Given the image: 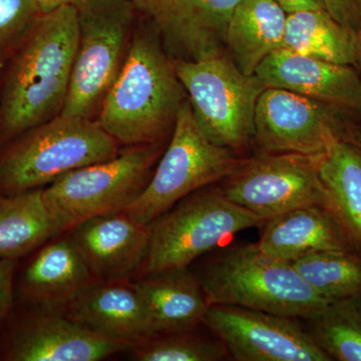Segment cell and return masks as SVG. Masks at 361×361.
<instances>
[{
	"label": "cell",
	"mask_w": 361,
	"mask_h": 361,
	"mask_svg": "<svg viewBox=\"0 0 361 361\" xmlns=\"http://www.w3.org/2000/svg\"><path fill=\"white\" fill-rule=\"evenodd\" d=\"M78 37L77 11L68 4L42 14L14 49L0 87V147L61 115Z\"/></svg>",
	"instance_id": "6da1fadb"
},
{
	"label": "cell",
	"mask_w": 361,
	"mask_h": 361,
	"mask_svg": "<svg viewBox=\"0 0 361 361\" xmlns=\"http://www.w3.org/2000/svg\"><path fill=\"white\" fill-rule=\"evenodd\" d=\"M186 99L172 59L158 37L140 23L96 121L120 146L158 144L174 128Z\"/></svg>",
	"instance_id": "7a4b0ae2"
},
{
	"label": "cell",
	"mask_w": 361,
	"mask_h": 361,
	"mask_svg": "<svg viewBox=\"0 0 361 361\" xmlns=\"http://www.w3.org/2000/svg\"><path fill=\"white\" fill-rule=\"evenodd\" d=\"M195 275L210 305L240 306L308 319L329 304L291 263L271 257L257 244L227 249Z\"/></svg>",
	"instance_id": "3957f363"
},
{
	"label": "cell",
	"mask_w": 361,
	"mask_h": 361,
	"mask_svg": "<svg viewBox=\"0 0 361 361\" xmlns=\"http://www.w3.org/2000/svg\"><path fill=\"white\" fill-rule=\"evenodd\" d=\"M120 151V144L94 118L56 116L0 147V194L44 188Z\"/></svg>",
	"instance_id": "277c9868"
},
{
	"label": "cell",
	"mask_w": 361,
	"mask_h": 361,
	"mask_svg": "<svg viewBox=\"0 0 361 361\" xmlns=\"http://www.w3.org/2000/svg\"><path fill=\"white\" fill-rule=\"evenodd\" d=\"M266 220L230 201L221 188L205 187L175 204L149 223L141 277L185 269L237 233L261 228Z\"/></svg>",
	"instance_id": "5b68a950"
},
{
	"label": "cell",
	"mask_w": 361,
	"mask_h": 361,
	"mask_svg": "<svg viewBox=\"0 0 361 361\" xmlns=\"http://www.w3.org/2000/svg\"><path fill=\"white\" fill-rule=\"evenodd\" d=\"M164 151L163 142L125 147L110 160L75 169L47 185L44 200L59 234L132 205L148 185Z\"/></svg>",
	"instance_id": "8992f818"
},
{
	"label": "cell",
	"mask_w": 361,
	"mask_h": 361,
	"mask_svg": "<svg viewBox=\"0 0 361 361\" xmlns=\"http://www.w3.org/2000/svg\"><path fill=\"white\" fill-rule=\"evenodd\" d=\"M78 47L61 115L92 118L118 75L140 14L130 0H75Z\"/></svg>",
	"instance_id": "52a82bcc"
},
{
	"label": "cell",
	"mask_w": 361,
	"mask_h": 361,
	"mask_svg": "<svg viewBox=\"0 0 361 361\" xmlns=\"http://www.w3.org/2000/svg\"><path fill=\"white\" fill-rule=\"evenodd\" d=\"M172 61L207 139L233 152L245 149L253 140L256 104L265 90L255 75H244L220 52Z\"/></svg>",
	"instance_id": "ba28073f"
},
{
	"label": "cell",
	"mask_w": 361,
	"mask_h": 361,
	"mask_svg": "<svg viewBox=\"0 0 361 361\" xmlns=\"http://www.w3.org/2000/svg\"><path fill=\"white\" fill-rule=\"evenodd\" d=\"M234 153L207 139L187 97L148 185L123 212L149 225L185 197L232 175L245 161Z\"/></svg>",
	"instance_id": "9c48e42d"
},
{
	"label": "cell",
	"mask_w": 361,
	"mask_h": 361,
	"mask_svg": "<svg viewBox=\"0 0 361 361\" xmlns=\"http://www.w3.org/2000/svg\"><path fill=\"white\" fill-rule=\"evenodd\" d=\"M320 155L261 154L226 178L223 194L265 220L297 208H326L318 163Z\"/></svg>",
	"instance_id": "30bf717a"
},
{
	"label": "cell",
	"mask_w": 361,
	"mask_h": 361,
	"mask_svg": "<svg viewBox=\"0 0 361 361\" xmlns=\"http://www.w3.org/2000/svg\"><path fill=\"white\" fill-rule=\"evenodd\" d=\"M296 318L233 305H210L205 324L238 361H329Z\"/></svg>",
	"instance_id": "8fae6325"
},
{
	"label": "cell",
	"mask_w": 361,
	"mask_h": 361,
	"mask_svg": "<svg viewBox=\"0 0 361 361\" xmlns=\"http://www.w3.org/2000/svg\"><path fill=\"white\" fill-rule=\"evenodd\" d=\"M341 140L350 141L329 104L275 87L261 92L253 134L261 154L322 155Z\"/></svg>",
	"instance_id": "7c38bea8"
},
{
	"label": "cell",
	"mask_w": 361,
	"mask_h": 361,
	"mask_svg": "<svg viewBox=\"0 0 361 361\" xmlns=\"http://www.w3.org/2000/svg\"><path fill=\"white\" fill-rule=\"evenodd\" d=\"M133 345L99 336L58 311L37 308L14 326L7 339L4 360L97 361Z\"/></svg>",
	"instance_id": "4fadbf2b"
},
{
	"label": "cell",
	"mask_w": 361,
	"mask_h": 361,
	"mask_svg": "<svg viewBox=\"0 0 361 361\" xmlns=\"http://www.w3.org/2000/svg\"><path fill=\"white\" fill-rule=\"evenodd\" d=\"M97 282L129 279L149 248V225L127 213L97 216L66 232Z\"/></svg>",
	"instance_id": "5bb4252c"
},
{
	"label": "cell",
	"mask_w": 361,
	"mask_h": 361,
	"mask_svg": "<svg viewBox=\"0 0 361 361\" xmlns=\"http://www.w3.org/2000/svg\"><path fill=\"white\" fill-rule=\"evenodd\" d=\"M254 75L265 89L286 90L329 106L361 111V78L353 66L278 49Z\"/></svg>",
	"instance_id": "9a60e30c"
},
{
	"label": "cell",
	"mask_w": 361,
	"mask_h": 361,
	"mask_svg": "<svg viewBox=\"0 0 361 361\" xmlns=\"http://www.w3.org/2000/svg\"><path fill=\"white\" fill-rule=\"evenodd\" d=\"M61 313L116 341L135 344L154 336L144 300L129 279L96 282Z\"/></svg>",
	"instance_id": "2e32d148"
},
{
	"label": "cell",
	"mask_w": 361,
	"mask_h": 361,
	"mask_svg": "<svg viewBox=\"0 0 361 361\" xmlns=\"http://www.w3.org/2000/svg\"><path fill=\"white\" fill-rule=\"evenodd\" d=\"M97 280L68 234L47 244L20 278V294L37 308L63 312Z\"/></svg>",
	"instance_id": "e0dca14e"
},
{
	"label": "cell",
	"mask_w": 361,
	"mask_h": 361,
	"mask_svg": "<svg viewBox=\"0 0 361 361\" xmlns=\"http://www.w3.org/2000/svg\"><path fill=\"white\" fill-rule=\"evenodd\" d=\"M152 23L166 47L179 59H194L197 32L222 39L235 7L241 0H130Z\"/></svg>",
	"instance_id": "ac0fdd59"
},
{
	"label": "cell",
	"mask_w": 361,
	"mask_h": 361,
	"mask_svg": "<svg viewBox=\"0 0 361 361\" xmlns=\"http://www.w3.org/2000/svg\"><path fill=\"white\" fill-rule=\"evenodd\" d=\"M257 246L271 257L293 263L316 252L348 250L353 247L331 213L322 206L294 209L262 226Z\"/></svg>",
	"instance_id": "d6986e66"
},
{
	"label": "cell",
	"mask_w": 361,
	"mask_h": 361,
	"mask_svg": "<svg viewBox=\"0 0 361 361\" xmlns=\"http://www.w3.org/2000/svg\"><path fill=\"white\" fill-rule=\"evenodd\" d=\"M135 284L154 336L193 330L203 323L210 304L196 275L188 268L146 275Z\"/></svg>",
	"instance_id": "ffe728a7"
},
{
	"label": "cell",
	"mask_w": 361,
	"mask_h": 361,
	"mask_svg": "<svg viewBox=\"0 0 361 361\" xmlns=\"http://www.w3.org/2000/svg\"><path fill=\"white\" fill-rule=\"evenodd\" d=\"M318 172L327 210L361 252V147L348 140L334 142L320 155Z\"/></svg>",
	"instance_id": "44dd1931"
},
{
	"label": "cell",
	"mask_w": 361,
	"mask_h": 361,
	"mask_svg": "<svg viewBox=\"0 0 361 361\" xmlns=\"http://www.w3.org/2000/svg\"><path fill=\"white\" fill-rule=\"evenodd\" d=\"M286 16L275 0H241L235 7L225 42L244 75H254L269 54L281 49Z\"/></svg>",
	"instance_id": "7402d4cb"
},
{
	"label": "cell",
	"mask_w": 361,
	"mask_h": 361,
	"mask_svg": "<svg viewBox=\"0 0 361 361\" xmlns=\"http://www.w3.org/2000/svg\"><path fill=\"white\" fill-rule=\"evenodd\" d=\"M344 66L360 63L358 35L326 9L287 14L281 49Z\"/></svg>",
	"instance_id": "603a6c76"
},
{
	"label": "cell",
	"mask_w": 361,
	"mask_h": 361,
	"mask_svg": "<svg viewBox=\"0 0 361 361\" xmlns=\"http://www.w3.org/2000/svg\"><path fill=\"white\" fill-rule=\"evenodd\" d=\"M59 235L44 188L0 194V259L18 260Z\"/></svg>",
	"instance_id": "cb8c5ba5"
},
{
	"label": "cell",
	"mask_w": 361,
	"mask_h": 361,
	"mask_svg": "<svg viewBox=\"0 0 361 361\" xmlns=\"http://www.w3.org/2000/svg\"><path fill=\"white\" fill-rule=\"evenodd\" d=\"M307 320L308 332L330 360L361 361V295L327 304Z\"/></svg>",
	"instance_id": "d4e9b609"
},
{
	"label": "cell",
	"mask_w": 361,
	"mask_h": 361,
	"mask_svg": "<svg viewBox=\"0 0 361 361\" xmlns=\"http://www.w3.org/2000/svg\"><path fill=\"white\" fill-rule=\"evenodd\" d=\"M291 264L329 303L361 295V256L351 249L316 252Z\"/></svg>",
	"instance_id": "484cf974"
},
{
	"label": "cell",
	"mask_w": 361,
	"mask_h": 361,
	"mask_svg": "<svg viewBox=\"0 0 361 361\" xmlns=\"http://www.w3.org/2000/svg\"><path fill=\"white\" fill-rule=\"evenodd\" d=\"M188 331L156 334L130 348L137 361H217L229 355L219 338L197 336Z\"/></svg>",
	"instance_id": "4316f807"
},
{
	"label": "cell",
	"mask_w": 361,
	"mask_h": 361,
	"mask_svg": "<svg viewBox=\"0 0 361 361\" xmlns=\"http://www.w3.org/2000/svg\"><path fill=\"white\" fill-rule=\"evenodd\" d=\"M42 13L33 0H0V56L21 44Z\"/></svg>",
	"instance_id": "83f0119b"
},
{
	"label": "cell",
	"mask_w": 361,
	"mask_h": 361,
	"mask_svg": "<svg viewBox=\"0 0 361 361\" xmlns=\"http://www.w3.org/2000/svg\"><path fill=\"white\" fill-rule=\"evenodd\" d=\"M323 2L326 11L337 23L358 35L361 23L358 0H323Z\"/></svg>",
	"instance_id": "f1b7e54d"
},
{
	"label": "cell",
	"mask_w": 361,
	"mask_h": 361,
	"mask_svg": "<svg viewBox=\"0 0 361 361\" xmlns=\"http://www.w3.org/2000/svg\"><path fill=\"white\" fill-rule=\"evenodd\" d=\"M16 264L18 260L0 259V325L13 308Z\"/></svg>",
	"instance_id": "f546056e"
},
{
	"label": "cell",
	"mask_w": 361,
	"mask_h": 361,
	"mask_svg": "<svg viewBox=\"0 0 361 361\" xmlns=\"http://www.w3.org/2000/svg\"><path fill=\"white\" fill-rule=\"evenodd\" d=\"M287 14L302 11L325 8L323 0H275Z\"/></svg>",
	"instance_id": "4dcf8cb0"
},
{
	"label": "cell",
	"mask_w": 361,
	"mask_h": 361,
	"mask_svg": "<svg viewBox=\"0 0 361 361\" xmlns=\"http://www.w3.org/2000/svg\"><path fill=\"white\" fill-rule=\"evenodd\" d=\"M39 13L42 14L51 13L59 7L73 4L75 0H33Z\"/></svg>",
	"instance_id": "1f68e13d"
},
{
	"label": "cell",
	"mask_w": 361,
	"mask_h": 361,
	"mask_svg": "<svg viewBox=\"0 0 361 361\" xmlns=\"http://www.w3.org/2000/svg\"><path fill=\"white\" fill-rule=\"evenodd\" d=\"M360 13H361V6H360ZM358 44H360V63H361V23H360V32H358Z\"/></svg>",
	"instance_id": "d6a6232c"
},
{
	"label": "cell",
	"mask_w": 361,
	"mask_h": 361,
	"mask_svg": "<svg viewBox=\"0 0 361 361\" xmlns=\"http://www.w3.org/2000/svg\"><path fill=\"white\" fill-rule=\"evenodd\" d=\"M358 2H360V6H361V0H358Z\"/></svg>",
	"instance_id": "836d02e7"
},
{
	"label": "cell",
	"mask_w": 361,
	"mask_h": 361,
	"mask_svg": "<svg viewBox=\"0 0 361 361\" xmlns=\"http://www.w3.org/2000/svg\"><path fill=\"white\" fill-rule=\"evenodd\" d=\"M1 59H2V58H1V56H0V61H1Z\"/></svg>",
	"instance_id": "e575fe53"
}]
</instances>
